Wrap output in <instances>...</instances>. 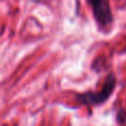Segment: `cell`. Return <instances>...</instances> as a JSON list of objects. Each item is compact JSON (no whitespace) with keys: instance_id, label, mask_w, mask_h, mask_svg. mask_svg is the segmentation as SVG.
<instances>
[{"instance_id":"cell-2","label":"cell","mask_w":126,"mask_h":126,"mask_svg":"<svg viewBox=\"0 0 126 126\" xmlns=\"http://www.w3.org/2000/svg\"><path fill=\"white\" fill-rule=\"evenodd\" d=\"M99 29H107L113 22V12L108 0H86Z\"/></svg>"},{"instance_id":"cell-1","label":"cell","mask_w":126,"mask_h":126,"mask_svg":"<svg viewBox=\"0 0 126 126\" xmlns=\"http://www.w3.org/2000/svg\"><path fill=\"white\" fill-rule=\"evenodd\" d=\"M116 76L113 73L107 75L106 79H105L103 87L100 88V91L97 92H85V93H78L75 95L76 100L80 105H85V106H99V105L104 104L105 102L110 99L112 94L114 93V89L116 87Z\"/></svg>"}]
</instances>
